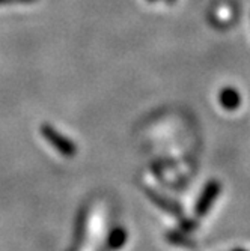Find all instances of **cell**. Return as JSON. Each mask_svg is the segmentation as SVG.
I'll list each match as a JSON object with an SVG mask.
<instances>
[{"instance_id": "1", "label": "cell", "mask_w": 250, "mask_h": 251, "mask_svg": "<svg viewBox=\"0 0 250 251\" xmlns=\"http://www.w3.org/2000/svg\"><path fill=\"white\" fill-rule=\"evenodd\" d=\"M41 132H42V137L45 140H47L59 153H62L63 156H74L76 155V145L68 140L66 137H63L60 132H57L53 126L50 125H44L41 128Z\"/></svg>"}, {"instance_id": "2", "label": "cell", "mask_w": 250, "mask_h": 251, "mask_svg": "<svg viewBox=\"0 0 250 251\" xmlns=\"http://www.w3.org/2000/svg\"><path fill=\"white\" fill-rule=\"evenodd\" d=\"M220 182L219 180H210L207 187L203 188L200 197L197 199V203H196V215L197 217H203L207 215L208 211L211 209L213 203L217 200L219 194H220Z\"/></svg>"}, {"instance_id": "3", "label": "cell", "mask_w": 250, "mask_h": 251, "mask_svg": "<svg viewBox=\"0 0 250 251\" xmlns=\"http://www.w3.org/2000/svg\"><path fill=\"white\" fill-rule=\"evenodd\" d=\"M127 242V232L122 229V227H116V229H113L109 235V247L111 250H118V248H122L124 244Z\"/></svg>"}, {"instance_id": "4", "label": "cell", "mask_w": 250, "mask_h": 251, "mask_svg": "<svg viewBox=\"0 0 250 251\" xmlns=\"http://www.w3.org/2000/svg\"><path fill=\"white\" fill-rule=\"evenodd\" d=\"M11 2V0H0V5H2V3H9Z\"/></svg>"}, {"instance_id": "5", "label": "cell", "mask_w": 250, "mask_h": 251, "mask_svg": "<svg viewBox=\"0 0 250 251\" xmlns=\"http://www.w3.org/2000/svg\"><path fill=\"white\" fill-rule=\"evenodd\" d=\"M237 251H243V250H237Z\"/></svg>"}]
</instances>
